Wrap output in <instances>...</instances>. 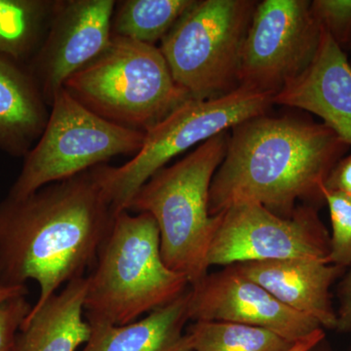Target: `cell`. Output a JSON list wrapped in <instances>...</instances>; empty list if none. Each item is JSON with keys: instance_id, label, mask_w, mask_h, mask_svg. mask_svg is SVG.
Listing matches in <instances>:
<instances>
[{"instance_id": "obj_1", "label": "cell", "mask_w": 351, "mask_h": 351, "mask_svg": "<svg viewBox=\"0 0 351 351\" xmlns=\"http://www.w3.org/2000/svg\"><path fill=\"white\" fill-rule=\"evenodd\" d=\"M114 210L95 167L25 197L0 202V284H38L36 313L61 286L85 277L108 233Z\"/></svg>"}, {"instance_id": "obj_2", "label": "cell", "mask_w": 351, "mask_h": 351, "mask_svg": "<svg viewBox=\"0 0 351 351\" xmlns=\"http://www.w3.org/2000/svg\"><path fill=\"white\" fill-rule=\"evenodd\" d=\"M350 145L324 123L265 115L233 127L209 193L216 216L237 202H256L290 217L297 201L319 208L325 182Z\"/></svg>"}, {"instance_id": "obj_3", "label": "cell", "mask_w": 351, "mask_h": 351, "mask_svg": "<svg viewBox=\"0 0 351 351\" xmlns=\"http://www.w3.org/2000/svg\"><path fill=\"white\" fill-rule=\"evenodd\" d=\"M87 277L86 319L122 326L175 301L191 285L163 262L160 232L149 213L117 215Z\"/></svg>"}, {"instance_id": "obj_4", "label": "cell", "mask_w": 351, "mask_h": 351, "mask_svg": "<svg viewBox=\"0 0 351 351\" xmlns=\"http://www.w3.org/2000/svg\"><path fill=\"white\" fill-rule=\"evenodd\" d=\"M228 140L230 134L223 132L182 160L157 171L127 207L128 212L154 217L164 263L186 277L191 287L207 276L210 267L208 251L216 226V218L209 213L210 186Z\"/></svg>"}, {"instance_id": "obj_5", "label": "cell", "mask_w": 351, "mask_h": 351, "mask_svg": "<svg viewBox=\"0 0 351 351\" xmlns=\"http://www.w3.org/2000/svg\"><path fill=\"white\" fill-rule=\"evenodd\" d=\"M64 89L104 119L145 133L191 98L159 47L119 36Z\"/></svg>"}, {"instance_id": "obj_6", "label": "cell", "mask_w": 351, "mask_h": 351, "mask_svg": "<svg viewBox=\"0 0 351 351\" xmlns=\"http://www.w3.org/2000/svg\"><path fill=\"white\" fill-rule=\"evenodd\" d=\"M272 98L239 86L223 96L189 99L145 131L142 147L130 161L119 167H95L115 214L127 211L141 186L174 157L246 120L265 115L274 105Z\"/></svg>"}, {"instance_id": "obj_7", "label": "cell", "mask_w": 351, "mask_h": 351, "mask_svg": "<svg viewBox=\"0 0 351 351\" xmlns=\"http://www.w3.org/2000/svg\"><path fill=\"white\" fill-rule=\"evenodd\" d=\"M257 4L195 1L161 40L175 82L191 98H214L239 87L242 50Z\"/></svg>"}, {"instance_id": "obj_8", "label": "cell", "mask_w": 351, "mask_h": 351, "mask_svg": "<svg viewBox=\"0 0 351 351\" xmlns=\"http://www.w3.org/2000/svg\"><path fill=\"white\" fill-rule=\"evenodd\" d=\"M144 140L145 132L104 119L63 88L51 106L43 135L24 157L7 195L25 197L52 182L107 164L112 157L134 156Z\"/></svg>"}, {"instance_id": "obj_9", "label": "cell", "mask_w": 351, "mask_h": 351, "mask_svg": "<svg viewBox=\"0 0 351 351\" xmlns=\"http://www.w3.org/2000/svg\"><path fill=\"white\" fill-rule=\"evenodd\" d=\"M214 217L209 267L287 258L329 263L330 235L318 216V208L300 205L285 218L258 203L245 201Z\"/></svg>"}, {"instance_id": "obj_10", "label": "cell", "mask_w": 351, "mask_h": 351, "mask_svg": "<svg viewBox=\"0 0 351 351\" xmlns=\"http://www.w3.org/2000/svg\"><path fill=\"white\" fill-rule=\"evenodd\" d=\"M307 0H263L254 11L239 69V86L274 96L313 63L321 27Z\"/></svg>"}, {"instance_id": "obj_11", "label": "cell", "mask_w": 351, "mask_h": 351, "mask_svg": "<svg viewBox=\"0 0 351 351\" xmlns=\"http://www.w3.org/2000/svg\"><path fill=\"white\" fill-rule=\"evenodd\" d=\"M114 0H58L47 34L27 64L51 108L64 83L108 47Z\"/></svg>"}, {"instance_id": "obj_12", "label": "cell", "mask_w": 351, "mask_h": 351, "mask_svg": "<svg viewBox=\"0 0 351 351\" xmlns=\"http://www.w3.org/2000/svg\"><path fill=\"white\" fill-rule=\"evenodd\" d=\"M189 320L262 328L294 343L323 329L317 321L286 306L232 265L208 274L191 286Z\"/></svg>"}, {"instance_id": "obj_13", "label": "cell", "mask_w": 351, "mask_h": 351, "mask_svg": "<svg viewBox=\"0 0 351 351\" xmlns=\"http://www.w3.org/2000/svg\"><path fill=\"white\" fill-rule=\"evenodd\" d=\"M272 101L314 113L351 147V64L322 27L313 63Z\"/></svg>"}, {"instance_id": "obj_14", "label": "cell", "mask_w": 351, "mask_h": 351, "mask_svg": "<svg viewBox=\"0 0 351 351\" xmlns=\"http://www.w3.org/2000/svg\"><path fill=\"white\" fill-rule=\"evenodd\" d=\"M232 267L286 306L313 318L322 328L336 329L330 288L343 276V267L313 258L247 262Z\"/></svg>"}, {"instance_id": "obj_15", "label": "cell", "mask_w": 351, "mask_h": 351, "mask_svg": "<svg viewBox=\"0 0 351 351\" xmlns=\"http://www.w3.org/2000/svg\"><path fill=\"white\" fill-rule=\"evenodd\" d=\"M191 288L145 317L117 326L86 319L91 335L82 351H193L184 327L189 320Z\"/></svg>"}, {"instance_id": "obj_16", "label": "cell", "mask_w": 351, "mask_h": 351, "mask_svg": "<svg viewBox=\"0 0 351 351\" xmlns=\"http://www.w3.org/2000/svg\"><path fill=\"white\" fill-rule=\"evenodd\" d=\"M49 114L27 66L0 56V151L27 156L43 135Z\"/></svg>"}, {"instance_id": "obj_17", "label": "cell", "mask_w": 351, "mask_h": 351, "mask_svg": "<svg viewBox=\"0 0 351 351\" xmlns=\"http://www.w3.org/2000/svg\"><path fill=\"white\" fill-rule=\"evenodd\" d=\"M87 277L66 284L36 313L29 314L13 351H76L91 335L84 314Z\"/></svg>"}, {"instance_id": "obj_18", "label": "cell", "mask_w": 351, "mask_h": 351, "mask_svg": "<svg viewBox=\"0 0 351 351\" xmlns=\"http://www.w3.org/2000/svg\"><path fill=\"white\" fill-rule=\"evenodd\" d=\"M58 0H0V56L27 66L49 29Z\"/></svg>"}, {"instance_id": "obj_19", "label": "cell", "mask_w": 351, "mask_h": 351, "mask_svg": "<svg viewBox=\"0 0 351 351\" xmlns=\"http://www.w3.org/2000/svg\"><path fill=\"white\" fill-rule=\"evenodd\" d=\"M195 0H122L117 1L112 36L149 45L162 40Z\"/></svg>"}, {"instance_id": "obj_20", "label": "cell", "mask_w": 351, "mask_h": 351, "mask_svg": "<svg viewBox=\"0 0 351 351\" xmlns=\"http://www.w3.org/2000/svg\"><path fill=\"white\" fill-rule=\"evenodd\" d=\"M193 351H288L294 343L262 328L195 321L186 330Z\"/></svg>"}, {"instance_id": "obj_21", "label": "cell", "mask_w": 351, "mask_h": 351, "mask_svg": "<svg viewBox=\"0 0 351 351\" xmlns=\"http://www.w3.org/2000/svg\"><path fill=\"white\" fill-rule=\"evenodd\" d=\"M332 223L329 263L339 267L351 265V196L323 189Z\"/></svg>"}, {"instance_id": "obj_22", "label": "cell", "mask_w": 351, "mask_h": 351, "mask_svg": "<svg viewBox=\"0 0 351 351\" xmlns=\"http://www.w3.org/2000/svg\"><path fill=\"white\" fill-rule=\"evenodd\" d=\"M311 12L339 47L351 43V0H314Z\"/></svg>"}, {"instance_id": "obj_23", "label": "cell", "mask_w": 351, "mask_h": 351, "mask_svg": "<svg viewBox=\"0 0 351 351\" xmlns=\"http://www.w3.org/2000/svg\"><path fill=\"white\" fill-rule=\"evenodd\" d=\"M32 308L27 295H17L0 304V351H13L16 336Z\"/></svg>"}, {"instance_id": "obj_24", "label": "cell", "mask_w": 351, "mask_h": 351, "mask_svg": "<svg viewBox=\"0 0 351 351\" xmlns=\"http://www.w3.org/2000/svg\"><path fill=\"white\" fill-rule=\"evenodd\" d=\"M324 188L351 196V154L343 156L328 176Z\"/></svg>"}, {"instance_id": "obj_25", "label": "cell", "mask_w": 351, "mask_h": 351, "mask_svg": "<svg viewBox=\"0 0 351 351\" xmlns=\"http://www.w3.org/2000/svg\"><path fill=\"white\" fill-rule=\"evenodd\" d=\"M339 285V307L337 313V331H351V265Z\"/></svg>"}, {"instance_id": "obj_26", "label": "cell", "mask_w": 351, "mask_h": 351, "mask_svg": "<svg viewBox=\"0 0 351 351\" xmlns=\"http://www.w3.org/2000/svg\"><path fill=\"white\" fill-rule=\"evenodd\" d=\"M325 339V332L323 329H318L313 332L311 336L295 343L288 351H309L315 348L316 346L322 343Z\"/></svg>"}, {"instance_id": "obj_27", "label": "cell", "mask_w": 351, "mask_h": 351, "mask_svg": "<svg viewBox=\"0 0 351 351\" xmlns=\"http://www.w3.org/2000/svg\"><path fill=\"white\" fill-rule=\"evenodd\" d=\"M27 286H17V287H12V286H5L0 284V304L11 299V298L17 297L20 295H27Z\"/></svg>"}, {"instance_id": "obj_28", "label": "cell", "mask_w": 351, "mask_h": 351, "mask_svg": "<svg viewBox=\"0 0 351 351\" xmlns=\"http://www.w3.org/2000/svg\"><path fill=\"white\" fill-rule=\"evenodd\" d=\"M320 343H319V345L316 346L315 348H313V350H309V351H326V350H320V348H319Z\"/></svg>"}, {"instance_id": "obj_29", "label": "cell", "mask_w": 351, "mask_h": 351, "mask_svg": "<svg viewBox=\"0 0 351 351\" xmlns=\"http://www.w3.org/2000/svg\"><path fill=\"white\" fill-rule=\"evenodd\" d=\"M350 49H351V43H350Z\"/></svg>"}]
</instances>
